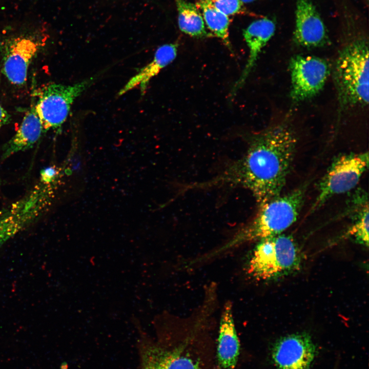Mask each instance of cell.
Masks as SVG:
<instances>
[{"label": "cell", "instance_id": "obj_12", "mask_svg": "<svg viewBox=\"0 0 369 369\" xmlns=\"http://www.w3.org/2000/svg\"><path fill=\"white\" fill-rule=\"evenodd\" d=\"M275 30L274 22L270 19L264 18L253 22L243 31V37L249 48V56L241 75L231 90V99L243 86L261 51L274 35Z\"/></svg>", "mask_w": 369, "mask_h": 369}, {"label": "cell", "instance_id": "obj_13", "mask_svg": "<svg viewBox=\"0 0 369 369\" xmlns=\"http://www.w3.org/2000/svg\"><path fill=\"white\" fill-rule=\"evenodd\" d=\"M215 353L217 369H235L240 354V343L229 302L222 310Z\"/></svg>", "mask_w": 369, "mask_h": 369}, {"label": "cell", "instance_id": "obj_6", "mask_svg": "<svg viewBox=\"0 0 369 369\" xmlns=\"http://www.w3.org/2000/svg\"><path fill=\"white\" fill-rule=\"evenodd\" d=\"M368 168V153H350L333 160L318 184V194L311 211H314L332 197L356 187Z\"/></svg>", "mask_w": 369, "mask_h": 369}, {"label": "cell", "instance_id": "obj_19", "mask_svg": "<svg viewBox=\"0 0 369 369\" xmlns=\"http://www.w3.org/2000/svg\"><path fill=\"white\" fill-rule=\"evenodd\" d=\"M218 10L227 16L242 13L245 11L240 0H210Z\"/></svg>", "mask_w": 369, "mask_h": 369}, {"label": "cell", "instance_id": "obj_4", "mask_svg": "<svg viewBox=\"0 0 369 369\" xmlns=\"http://www.w3.org/2000/svg\"><path fill=\"white\" fill-rule=\"evenodd\" d=\"M302 258L293 238L279 234L258 241L249 260L248 272L257 280H275L299 271Z\"/></svg>", "mask_w": 369, "mask_h": 369}, {"label": "cell", "instance_id": "obj_18", "mask_svg": "<svg viewBox=\"0 0 369 369\" xmlns=\"http://www.w3.org/2000/svg\"><path fill=\"white\" fill-rule=\"evenodd\" d=\"M368 205L364 202L359 210L353 225L347 232L359 243L368 246Z\"/></svg>", "mask_w": 369, "mask_h": 369}, {"label": "cell", "instance_id": "obj_1", "mask_svg": "<svg viewBox=\"0 0 369 369\" xmlns=\"http://www.w3.org/2000/svg\"><path fill=\"white\" fill-rule=\"evenodd\" d=\"M297 137L281 122L252 136L248 149L217 176L199 183L200 189L223 186L249 190L259 206L281 194L294 160Z\"/></svg>", "mask_w": 369, "mask_h": 369}, {"label": "cell", "instance_id": "obj_2", "mask_svg": "<svg viewBox=\"0 0 369 369\" xmlns=\"http://www.w3.org/2000/svg\"><path fill=\"white\" fill-rule=\"evenodd\" d=\"M302 186L259 206L254 218L242 227L218 252L242 244L281 234L296 222L305 198Z\"/></svg>", "mask_w": 369, "mask_h": 369}, {"label": "cell", "instance_id": "obj_16", "mask_svg": "<svg viewBox=\"0 0 369 369\" xmlns=\"http://www.w3.org/2000/svg\"><path fill=\"white\" fill-rule=\"evenodd\" d=\"M175 1L178 11V26L182 32L197 38L214 36L207 31L202 15L195 4L185 0Z\"/></svg>", "mask_w": 369, "mask_h": 369}, {"label": "cell", "instance_id": "obj_20", "mask_svg": "<svg viewBox=\"0 0 369 369\" xmlns=\"http://www.w3.org/2000/svg\"><path fill=\"white\" fill-rule=\"evenodd\" d=\"M57 170L54 167L47 168L42 171L40 180L47 183H52L57 177Z\"/></svg>", "mask_w": 369, "mask_h": 369}, {"label": "cell", "instance_id": "obj_10", "mask_svg": "<svg viewBox=\"0 0 369 369\" xmlns=\"http://www.w3.org/2000/svg\"><path fill=\"white\" fill-rule=\"evenodd\" d=\"M316 354L311 337L305 333L282 337L271 350L272 359L277 369H309Z\"/></svg>", "mask_w": 369, "mask_h": 369}, {"label": "cell", "instance_id": "obj_8", "mask_svg": "<svg viewBox=\"0 0 369 369\" xmlns=\"http://www.w3.org/2000/svg\"><path fill=\"white\" fill-rule=\"evenodd\" d=\"M37 31L11 36L2 45V71L12 84L23 86L27 81L28 70L34 57L43 45Z\"/></svg>", "mask_w": 369, "mask_h": 369}, {"label": "cell", "instance_id": "obj_22", "mask_svg": "<svg viewBox=\"0 0 369 369\" xmlns=\"http://www.w3.org/2000/svg\"><path fill=\"white\" fill-rule=\"evenodd\" d=\"M243 3H250L254 2L255 0H240Z\"/></svg>", "mask_w": 369, "mask_h": 369}, {"label": "cell", "instance_id": "obj_15", "mask_svg": "<svg viewBox=\"0 0 369 369\" xmlns=\"http://www.w3.org/2000/svg\"><path fill=\"white\" fill-rule=\"evenodd\" d=\"M43 132L41 121L33 106L25 114L15 134L2 147V159L32 148Z\"/></svg>", "mask_w": 369, "mask_h": 369}, {"label": "cell", "instance_id": "obj_5", "mask_svg": "<svg viewBox=\"0 0 369 369\" xmlns=\"http://www.w3.org/2000/svg\"><path fill=\"white\" fill-rule=\"evenodd\" d=\"M214 353L192 335L176 342L150 344L144 353L143 369H210Z\"/></svg>", "mask_w": 369, "mask_h": 369}, {"label": "cell", "instance_id": "obj_17", "mask_svg": "<svg viewBox=\"0 0 369 369\" xmlns=\"http://www.w3.org/2000/svg\"><path fill=\"white\" fill-rule=\"evenodd\" d=\"M195 5L201 11L203 20L209 29L232 51L229 33L230 20L228 16L216 9L210 0H199Z\"/></svg>", "mask_w": 369, "mask_h": 369}, {"label": "cell", "instance_id": "obj_9", "mask_svg": "<svg viewBox=\"0 0 369 369\" xmlns=\"http://www.w3.org/2000/svg\"><path fill=\"white\" fill-rule=\"evenodd\" d=\"M291 87L290 97L299 102L317 94L323 88L330 73L328 63L311 55H297L289 63Z\"/></svg>", "mask_w": 369, "mask_h": 369}, {"label": "cell", "instance_id": "obj_11", "mask_svg": "<svg viewBox=\"0 0 369 369\" xmlns=\"http://www.w3.org/2000/svg\"><path fill=\"white\" fill-rule=\"evenodd\" d=\"M294 38L306 48L323 46L328 42L324 24L311 0H296Z\"/></svg>", "mask_w": 369, "mask_h": 369}, {"label": "cell", "instance_id": "obj_7", "mask_svg": "<svg viewBox=\"0 0 369 369\" xmlns=\"http://www.w3.org/2000/svg\"><path fill=\"white\" fill-rule=\"evenodd\" d=\"M98 76L94 75L72 85L52 83L44 88L34 106L43 132L60 129L74 101L94 84Z\"/></svg>", "mask_w": 369, "mask_h": 369}, {"label": "cell", "instance_id": "obj_3", "mask_svg": "<svg viewBox=\"0 0 369 369\" xmlns=\"http://www.w3.org/2000/svg\"><path fill=\"white\" fill-rule=\"evenodd\" d=\"M368 46L365 38L353 40L340 51L334 69L339 110L368 103Z\"/></svg>", "mask_w": 369, "mask_h": 369}, {"label": "cell", "instance_id": "obj_21", "mask_svg": "<svg viewBox=\"0 0 369 369\" xmlns=\"http://www.w3.org/2000/svg\"><path fill=\"white\" fill-rule=\"evenodd\" d=\"M11 116L0 103V128L10 122Z\"/></svg>", "mask_w": 369, "mask_h": 369}, {"label": "cell", "instance_id": "obj_14", "mask_svg": "<svg viewBox=\"0 0 369 369\" xmlns=\"http://www.w3.org/2000/svg\"><path fill=\"white\" fill-rule=\"evenodd\" d=\"M177 45L167 44L159 46L156 50L152 60L140 68L119 90L118 96L138 87L141 95L145 94L151 80L175 59Z\"/></svg>", "mask_w": 369, "mask_h": 369}, {"label": "cell", "instance_id": "obj_23", "mask_svg": "<svg viewBox=\"0 0 369 369\" xmlns=\"http://www.w3.org/2000/svg\"><path fill=\"white\" fill-rule=\"evenodd\" d=\"M1 184H2V180H1V178H0V189H1Z\"/></svg>", "mask_w": 369, "mask_h": 369}]
</instances>
